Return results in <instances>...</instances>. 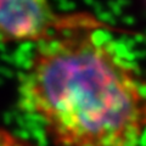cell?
<instances>
[{"instance_id": "6da1fadb", "label": "cell", "mask_w": 146, "mask_h": 146, "mask_svg": "<svg viewBox=\"0 0 146 146\" xmlns=\"http://www.w3.org/2000/svg\"><path fill=\"white\" fill-rule=\"evenodd\" d=\"M74 16L36 43L18 102L55 146H136L146 133V82Z\"/></svg>"}, {"instance_id": "7a4b0ae2", "label": "cell", "mask_w": 146, "mask_h": 146, "mask_svg": "<svg viewBox=\"0 0 146 146\" xmlns=\"http://www.w3.org/2000/svg\"><path fill=\"white\" fill-rule=\"evenodd\" d=\"M72 18L56 15L49 0H0V45L39 43Z\"/></svg>"}, {"instance_id": "3957f363", "label": "cell", "mask_w": 146, "mask_h": 146, "mask_svg": "<svg viewBox=\"0 0 146 146\" xmlns=\"http://www.w3.org/2000/svg\"><path fill=\"white\" fill-rule=\"evenodd\" d=\"M0 146H35L31 141L9 131L7 129L0 128Z\"/></svg>"}]
</instances>
